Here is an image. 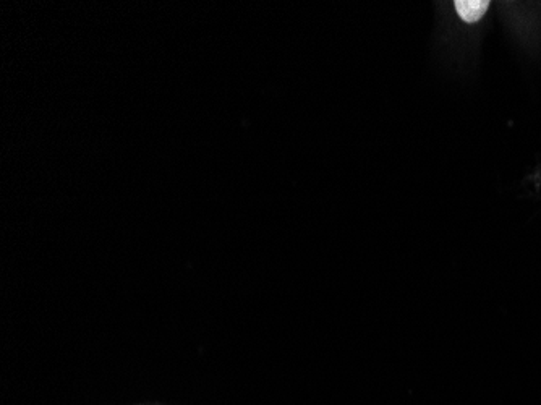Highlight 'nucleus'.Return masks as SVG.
<instances>
[{"label": "nucleus", "instance_id": "nucleus-1", "mask_svg": "<svg viewBox=\"0 0 541 405\" xmlns=\"http://www.w3.org/2000/svg\"><path fill=\"white\" fill-rule=\"evenodd\" d=\"M490 2L486 0H459L456 2V10L462 20L467 23H475L488 12Z\"/></svg>", "mask_w": 541, "mask_h": 405}]
</instances>
